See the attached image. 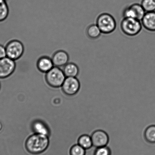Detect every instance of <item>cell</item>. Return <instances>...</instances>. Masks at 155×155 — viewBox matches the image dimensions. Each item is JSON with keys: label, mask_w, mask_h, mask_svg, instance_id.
Returning a JSON list of instances; mask_svg holds the SVG:
<instances>
[{"label": "cell", "mask_w": 155, "mask_h": 155, "mask_svg": "<svg viewBox=\"0 0 155 155\" xmlns=\"http://www.w3.org/2000/svg\"><path fill=\"white\" fill-rule=\"evenodd\" d=\"M45 122L50 129L49 145L44 152L31 155H71V147L78 144L82 131L70 119L62 115H53Z\"/></svg>", "instance_id": "6da1fadb"}, {"label": "cell", "mask_w": 155, "mask_h": 155, "mask_svg": "<svg viewBox=\"0 0 155 155\" xmlns=\"http://www.w3.org/2000/svg\"><path fill=\"white\" fill-rule=\"evenodd\" d=\"M49 138L46 135L33 134L27 138L25 147L30 153L38 154L43 153L49 145Z\"/></svg>", "instance_id": "7a4b0ae2"}, {"label": "cell", "mask_w": 155, "mask_h": 155, "mask_svg": "<svg viewBox=\"0 0 155 155\" xmlns=\"http://www.w3.org/2000/svg\"><path fill=\"white\" fill-rule=\"evenodd\" d=\"M96 24L102 34H112L117 28L116 21L114 16L107 13H101L97 16Z\"/></svg>", "instance_id": "3957f363"}, {"label": "cell", "mask_w": 155, "mask_h": 155, "mask_svg": "<svg viewBox=\"0 0 155 155\" xmlns=\"http://www.w3.org/2000/svg\"><path fill=\"white\" fill-rule=\"evenodd\" d=\"M142 25L140 21L135 18H123L120 24L122 32L128 37H134L141 32Z\"/></svg>", "instance_id": "277c9868"}, {"label": "cell", "mask_w": 155, "mask_h": 155, "mask_svg": "<svg viewBox=\"0 0 155 155\" xmlns=\"http://www.w3.org/2000/svg\"><path fill=\"white\" fill-rule=\"evenodd\" d=\"M45 76L47 83L54 88L62 86L66 78L62 69L56 67H54L45 73Z\"/></svg>", "instance_id": "5b68a950"}, {"label": "cell", "mask_w": 155, "mask_h": 155, "mask_svg": "<svg viewBox=\"0 0 155 155\" xmlns=\"http://www.w3.org/2000/svg\"><path fill=\"white\" fill-rule=\"evenodd\" d=\"M7 57L15 61L22 56L25 47L21 42L17 40L10 41L5 46Z\"/></svg>", "instance_id": "8992f818"}, {"label": "cell", "mask_w": 155, "mask_h": 155, "mask_svg": "<svg viewBox=\"0 0 155 155\" xmlns=\"http://www.w3.org/2000/svg\"><path fill=\"white\" fill-rule=\"evenodd\" d=\"M16 64L14 60L8 57L0 59V79L9 77L15 71Z\"/></svg>", "instance_id": "52a82bcc"}, {"label": "cell", "mask_w": 155, "mask_h": 155, "mask_svg": "<svg viewBox=\"0 0 155 155\" xmlns=\"http://www.w3.org/2000/svg\"><path fill=\"white\" fill-rule=\"evenodd\" d=\"M80 83L77 77H66L61 88L66 94L74 95L79 91Z\"/></svg>", "instance_id": "ba28073f"}, {"label": "cell", "mask_w": 155, "mask_h": 155, "mask_svg": "<svg viewBox=\"0 0 155 155\" xmlns=\"http://www.w3.org/2000/svg\"><path fill=\"white\" fill-rule=\"evenodd\" d=\"M93 147H99L108 145L109 137L104 131L98 130L93 132L91 136Z\"/></svg>", "instance_id": "9c48e42d"}, {"label": "cell", "mask_w": 155, "mask_h": 155, "mask_svg": "<svg viewBox=\"0 0 155 155\" xmlns=\"http://www.w3.org/2000/svg\"><path fill=\"white\" fill-rule=\"evenodd\" d=\"M51 58L54 67L61 68L68 63L69 56L66 51L60 50L55 52Z\"/></svg>", "instance_id": "30bf717a"}, {"label": "cell", "mask_w": 155, "mask_h": 155, "mask_svg": "<svg viewBox=\"0 0 155 155\" xmlns=\"http://www.w3.org/2000/svg\"><path fill=\"white\" fill-rule=\"evenodd\" d=\"M141 21L142 26L147 31L155 32V11L146 12Z\"/></svg>", "instance_id": "8fae6325"}, {"label": "cell", "mask_w": 155, "mask_h": 155, "mask_svg": "<svg viewBox=\"0 0 155 155\" xmlns=\"http://www.w3.org/2000/svg\"><path fill=\"white\" fill-rule=\"evenodd\" d=\"M38 70L43 73H46L54 67L52 58L46 56L41 57L37 64Z\"/></svg>", "instance_id": "7c38bea8"}, {"label": "cell", "mask_w": 155, "mask_h": 155, "mask_svg": "<svg viewBox=\"0 0 155 155\" xmlns=\"http://www.w3.org/2000/svg\"><path fill=\"white\" fill-rule=\"evenodd\" d=\"M62 70L66 77H77L80 73L79 67L74 63L68 62Z\"/></svg>", "instance_id": "4fadbf2b"}, {"label": "cell", "mask_w": 155, "mask_h": 155, "mask_svg": "<svg viewBox=\"0 0 155 155\" xmlns=\"http://www.w3.org/2000/svg\"><path fill=\"white\" fill-rule=\"evenodd\" d=\"M86 34L89 38L92 40H96L99 38L102 34L98 27L96 24H91L87 27Z\"/></svg>", "instance_id": "5bb4252c"}, {"label": "cell", "mask_w": 155, "mask_h": 155, "mask_svg": "<svg viewBox=\"0 0 155 155\" xmlns=\"http://www.w3.org/2000/svg\"><path fill=\"white\" fill-rule=\"evenodd\" d=\"M9 9L6 0H0V22H2L8 18Z\"/></svg>", "instance_id": "9a60e30c"}, {"label": "cell", "mask_w": 155, "mask_h": 155, "mask_svg": "<svg viewBox=\"0 0 155 155\" xmlns=\"http://www.w3.org/2000/svg\"><path fill=\"white\" fill-rule=\"evenodd\" d=\"M144 135L147 142L150 143L155 144V125H151L147 127Z\"/></svg>", "instance_id": "2e32d148"}, {"label": "cell", "mask_w": 155, "mask_h": 155, "mask_svg": "<svg viewBox=\"0 0 155 155\" xmlns=\"http://www.w3.org/2000/svg\"><path fill=\"white\" fill-rule=\"evenodd\" d=\"M78 144L85 150L91 148L93 145L91 136L88 135H82L79 138Z\"/></svg>", "instance_id": "e0dca14e"}, {"label": "cell", "mask_w": 155, "mask_h": 155, "mask_svg": "<svg viewBox=\"0 0 155 155\" xmlns=\"http://www.w3.org/2000/svg\"><path fill=\"white\" fill-rule=\"evenodd\" d=\"M136 14L137 19L141 21L146 13L145 10L141 4L134 3L130 5Z\"/></svg>", "instance_id": "ac0fdd59"}, {"label": "cell", "mask_w": 155, "mask_h": 155, "mask_svg": "<svg viewBox=\"0 0 155 155\" xmlns=\"http://www.w3.org/2000/svg\"><path fill=\"white\" fill-rule=\"evenodd\" d=\"M140 4L146 12L155 11V0H142Z\"/></svg>", "instance_id": "d6986e66"}, {"label": "cell", "mask_w": 155, "mask_h": 155, "mask_svg": "<svg viewBox=\"0 0 155 155\" xmlns=\"http://www.w3.org/2000/svg\"><path fill=\"white\" fill-rule=\"evenodd\" d=\"M94 155H112V150L108 146L96 148Z\"/></svg>", "instance_id": "ffe728a7"}, {"label": "cell", "mask_w": 155, "mask_h": 155, "mask_svg": "<svg viewBox=\"0 0 155 155\" xmlns=\"http://www.w3.org/2000/svg\"><path fill=\"white\" fill-rule=\"evenodd\" d=\"M86 150L79 144H76L71 147V155H85Z\"/></svg>", "instance_id": "44dd1931"}, {"label": "cell", "mask_w": 155, "mask_h": 155, "mask_svg": "<svg viewBox=\"0 0 155 155\" xmlns=\"http://www.w3.org/2000/svg\"><path fill=\"white\" fill-rule=\"evenodd\" d=\"M123 18L136 19V14L133 8L130 5L125 8L123 12Z\"/></svg>", "instance_id": "7402d4cb"}, {"label": "cell", "mask_w": 155, "mask_h": 155, "mask_svg": "<svg viewBox=\"0 0 155 155\" xmlns=\"http://www.w3.org/2000/svg\"><path fill=\"white\" fill-rule=\"evenodd\" d=\"M7 57L5 47L0 44V59Z\"/></svg>", "instance_id": "603a6c76"}, {"label": "cell", "mask_w": 155, "mask_h": 155, "mask_svg": "<svg viewBox=\"0 0 155 155\" xmlns=\"http://www.w3.org/2000/svg\"><path fill=\"white\" fill-rule=\"evenodd\" d=\"M133 118H134V121L133 122V123H132V126H134V125H135V121H136V120H137L136 117H135L133 116ZM133 128H134V127H131L130 129H133ZM131 130H129L127 132V133H126L125 134H124V135H123V136H122L121 137H120L119 138H118V140H118L119 139H120V138H122L123 137H124L125 136V135H127V134H128V133L129 132H130Z\"/></svg>", "instance_id": "cb8c5ba5"}, {"label": "cell", "mask_w": 155, "mask_h": 155, "mask_svg": "<svg viewBox=\"0 0 155 155\" xmlns=\"http://www.w3.org/2000/svg\"><path fill=\"white\" fill-rule=\"evenodd\" d=\"M141 120H140V121H138L137 123V125H136V126H139V125H140V122H141ZM135 127V128H134V129H135V128H136V129H137V128H138V127ZM133 130V131H132V132H135V131H134V130ZM131 134L130 133V134H128V135H126V136L124 137H123V138H123H123H124L126 137H127V136H129V135H130V134ZM122 138H121V139H122ZM121 139H120V140H121Z\"/></svg>", "instance_id": "d4e9b609"}, {"label": "cell", "mask_w": 155, "mask_h": 155, "mask_svg": "<svg viewBox=\"0 0 155 155\" xmlns=\"http://www.w3.org/2000/svg\"><path fill=\"white\" fill-rule=\"evenodd\" d=\"M136 118H137L136 121V122H135V125L134 126H136L137 125V123L138 121V118H137V117H136ZM134 127V128H133V129H134V128H135V127ZM133 130H131V131H130V132H132V131H133ZM129 134H130V133L127 134V135H125V136H124V137H122V138H120V139H119V140H120V139H121V138H123V137H125V136H126V135H128Z\"/></svg>", "instance_id": "484cf974"}, {"label": "cell", "mask_w": 155, "mask_h": 155, "mask_svg": "<svg viewBox=\"0 0 155 155\" xmlns=\"http://www.w3.org/2000/svg\"><path fill=\"white\" fill-rule=\"evenodd\" d=\"M3 127V126L2 123L0 121V131L2 130Z\"/></svg>", "instance_id": "4316f807"}, {"label": "cell", "mask_w": 155, "mask_h": 155, "mask_svg": "<svg viewBox=\"0 0 155 155\" xmlns=\"http://www.w3.org/2000/svg\"><path fill=\"white\" fill-rule=\"evenodd\" d=\"M1 82H0V90H1Z\"/></svg>", "instance_id": "83f0119b"}]
</instances>
